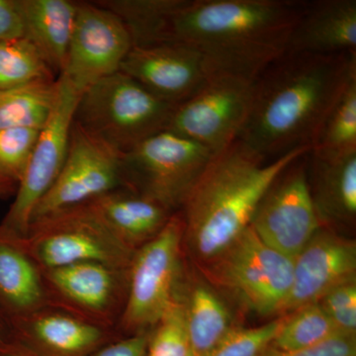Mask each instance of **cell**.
Here are the masks:
<instances>
[{
    "mask_svg": "<svg viewBox=\"0 0 356 356\" xmlns=\"http://www.w3.org/2000/svg\"><path fill=\"white\" fill-rule=\"evenodd\" d=\"M356 76V51L339 55L287 53L254 81L238 140L267 161L315 146L325 119Z\"/></svg>",
    "mask_w": 356,
    "mask_h": 356,
    "instance_id": "1",
    "label": "cell"
},
{
    "mask_svg": "<svg viewBox=\"0 0 356 356\" xmlns=\"http://www.w3.org/2000/svg\"><path fill=\"white\" fill-rule=\"evenodd\" d=\"M308 0H181L165 43L202 54L208 76L232 72L257 79L286 51Z\"/></svg>",
    "mask_w": 356,
    "mask_h": 356,
    "instance_id": "2",
    "label": "cell"
},
{
    "mask_svg": "<svg viewBox=\"0 0 356 356\" xmlns=\"http://www.w3.org/2000/svg\"><path fill=\"white\" fill-rule=\"evenodd\" d=\"M302 147L267 161L241 140L215 154L182 204L184 242L202 261L221 254L250 226L268 187L293 161L309 153Z\"/></svg>",
    "mask_w": 356,
    "mask_h": 356,
    "instance_id": "3",
    "label": "cell"
},
{
    "mask_svg": "<svg viewBox=\"0 0 356 356\" xmlns=\"http://www.w3.org/2000/svg\"><path fill=\"white\" fill-rule=\"evenodd\" d=\"M177 106L117 72L81 93L74 122L124 154L168 130Z\"/></svg>",
    "mask_w": 356,
    "mask_h": 356,
    "instance_id": "4",
    "label": "cell"
},
{
    "mask_svg": "<svg viewBox=\"0 0 356 356\" xmlns=\"http://www.w3.org/2000/svg\"><path fill=\"white\" fill-rule=\"evenodd\" d=\"M16 238L42 269L98 262L128 269L136 250L124 245L89 204L37 220Z\"/></svg>",
    "mask_w": 356,
    "mask_h": 356,
    "instance_id": "5",
    "label": "cell"
},
{
    "mask_svg": "<svg viewBox=\"0 0 356 356\" xmlns=\"http://www.w3.org/2000/svg\"><path fill=\"white\" fill-rule=\"evenodd\" d=\"M184 225L180 211L136 250L128 269L127 298L118 327L127 336L153 330L180 291Z\"/></svg>",
    "mask_w": 356,
    "mask_h": 356,
    "instance_id": "6",
    "label": "cell"
},
{
    "mask_svg": "<svg viewBox=\"0 0 356 356\" xmlns=\"http://www.w3.org/2000/svg\"><path fill=\"white\" fill-rule=\"evenodd\" d=\"M213 156L197 143L163 131L122 154L126 187L177 212Z\"/></svg>",
    "mask_w": 356,
    "mask_h": 356,
    "instance_id": "7",
    "label": "cell"
},
{
    "mask_svg": "<svg viewBox=\"0 0 356 356\" xmlns=\"http://www.w3.org/2000/svg\"><path fill=\"white\" fill-rule=\"evenodd\" d=\"M208 266L213 280L248 310L264 317L283 313L293 259L266 245L250 227Z\"/></svg>",
    "mask_w": 356,
    "mask_h": 356,
    "instance_id": "8",
    "label": "cell"
},
{
    "mask_svg": "<svg viewBox=\"0 0 356 356\" xmlns=\"http://www.w3.org/2000/svg\"><path fill=\"white\" fill-rule=\"evenodd\" d=\"M254 77L217 72L177 105L168 131L219 153L238 140L252 102Z\"/></svg>",
    "mask_w": 356,
    "mask_h": 356,
    "instance_id": "9",
    "label": "cell"
},
{
    "mask_svg": "<svg viewBox=\"0 0 356 356\" xmlns=\"http://www.w3.org/2000/svg\"><path fill=\"white\" fill-rule=\"evenodd\" d=\"M79 96L81 93L64 76L58 77L57 102L17 184L15 198L0 222V235L22 238L27 234L35 208L55 184L64 165Z\"/></svg>",
    "mask_w": 356,
    "mask_h": 356,
    "instance_id": "10",
    "label": "cell"
},
{
    "mask_svg": "<svg viewBox=\"0 0 356 356\" xmlns=\"http://www.w3.org/2000/svg\"><path fill=\"white\" fill-rule=\"evenodd\" d=\"M123 187L126 182L122 154L74 122L64 165L35 208L31 224Z\"/></svg>",
    "mask_w": 356,
    "mask_h": 356,
    "instance_id": "11",
    "label": "cell"
},
{
    "mask_svg": "<svg viewBox=\"0 0 356 356\" xmlns=\"http://www.w3.org/2000/svg\"><path fill=\"white\" fill-rule=\"evenodd\" d=\"M308 154L293 161L274 179L250 226L266 245L291 259L322 227L309 189Z\"/></svg>",
    "mask_w": 356,
    "mask_h": 356,
    "instance_id": "12",
    "label": "cell"
},
{
    "mask_svg": "<svg viewBox=\"0 0 356 356\" xmlns=\"http://www.w3.org/2000/svg\"><path fill=\"white\" fill-rule=\"evenodd\" d=\"M128 269L83 262L41 270L51 307L113 330L127 298Z\"/></svg>",
    "mask_w": 356,
    "mask_h": 356,
    "instance_id": "13",
    "label": "cell"
},
{
    "mask_svg": "<svg viewBox=\"0 0 356 356\" xmlns=\"http://www.w3.org/2000/svg\"><path fill=\"white\" fill-rule=\"evenodd\" d=\"M132 47L128 30L115 14L96 2H79L60 76L81 95L100 79L119 72Z\"/></svg>",
    "mask_w": 356,
    "mask_h": 356,
    "instance_id": "14",
    "label": "cell"
},
{
    "mask_svg": "<svg viewBox=\"0 0 356 356\" xmlns=\"http://www.w3.org/2000/svg\"><path fill=\"white\" fill-rule=\"evenodd\" d=\"M119 72L175 105L191 97L208 77L202 54L182 43L133 46Z\"/></svg>",
    "mask_w": 356,
    "mask_h": 356,
    "instance_id": "15",
    "label": "cell"
},
{
    "mask_svg": "<svg viewBox=\"0 0 356 356\" xmlns=\"http://www.w3.org/2000/svg\"><path fill=\"white\" fill-rule=\"evenodd\" d=\"M351 281H356L355 241L321 227L293 259L291 289L283 313L318 303L327 292Z\"/></svg>",
    "mask_w": 356,
    "mask_h": 356,
    "instance_id": "16",
    "label": "cell"
},
{
    "mask_svg": "<svg viewBox=\"0 0 356 356\" xmlns=\"http://www.w3.org/2000/svg\"><path fill=\"white\" fill-rule=\"evenodd\" d=\"M111 331L55 307H47L9 324V337L44 356L93 355L107 343Z\"/></svg>",
    "mask_w": 356,
    "mask_h": 356,
    "instance_id": "17",
    "label": "cell"
},
{
    "mask_svg": "<svg viewBox=\"0 0 356 356\" xmlns=\"http://www.w3.org/2000/svg\"><path fill=\"white\" fill-rule=\"evenodd\" d=\"M287 53L356 51V0H311L293 29Z\"/></svg>",
    "mask_w": 356,
    "mask_h": 356,
    "instance_id": "18",
    "label": "cell"
},
{
    "mask_svg": "<svg viewBox=\"0 0 356 356\" xmlns=\"http://www.w3.org/2000/svg\"><path fill=\"white\" fill-rule=\"evenodd\" d=\"M307 178L321 224L353 225L356 216V152L311 149Z\"/></svg>",
    "mask_w": 356,
    "mask_h": 356,
    "instance_id": "19",
    "label": "cell"
},
{
    "mask_svg": "<svg viewBox=\"0 0 356 356\" xmlns=\"http://www.w3.org/2000/svg\"><path fill=\"white\" fill-rule=\"evenodd\" d=\"M51 306L43 273L16 238L0 235V313L7 325Z\"/></svg>",
    "mask_w": 356,
    "mask_h": 356,
    "instance_id": "20",
    "label": "cell"
},
{
    "mask_svg": "<svg viewBox=\"0 0 356 356\" xmlns=\"http://www.w3.org/2000/svg\"><path fill=\"white\" fill-rule=\"evenodd\" d=\"M88 204L110 231L133 250L158 235L173 214L127 187L110 191Z\"/></svg>",
    "mask_w": 356,
    "mask_h": 356,
    "instance_id": "21",
    "label": "cell"
},
{
    "mask_svg": "<svg viewBox=\"0 0 356 356\" xmlns=\"http://www.w3.org/2000/svg\"><path fill=\"white\" fill-rule=\"evenodd\" d=\"M24 38L58 77L64 70L76 23L77 3L70 0H18Z\"/></svg>",
    "mask_w": 356,
    "mask_h": 356,
    "instance_id": "22",
    "label": "cell"
},
{
    "mask_svg": "<svg viewBox=\"0 0 356 356\" xmlns=\"http://www.w3.org/2000/svg\"><path fill=\"white\" fill-rule=\"evenodd\" d=\"M182 299L192 355H209L235 329L228 307L214 290L200 282L188 294H182Z\"/></svg>",
    "mask_w": 356,
    "mask_h": 356,
    "instance_id": "23",
    "label": "cell"
},
{
    "mask_svg": "<svg viewBox=\"0 0 356 356\" xmlns=\"http://www.w3.org/2000/svg\"><path fill=\"white\" fill-rule=\"evenodd\" d=\"M58 96V79L37 81L0 90V130H42L50 119Z\"/></svg>",
    "mask_w": 356,
    "mask_h": 356,
    "instance_id": "24",
    "label": "cell"
},
{
    "mask_svg": "<svg viewBox=\"0 0 356 356\" xmlns=\"http://www.w3.org/2000/svg\"><path fill=\"white\" fill-rule=\"evenodd\" d=\"M98 6L111 11L125 25L133 46L165 43L168 22L181 0H103Z\"/></svg>",
    "mask_w": 356,
    "mask_h": 356,
    "instance_id": "25",
    "label": "cell"
},
{
    "mask_svg": "<svg viewBox=\"0 0 356 356\" xmlns=\"http://www.w3.org/2000/svg\"><path fill=\"white\" fill-rule=\"evenodd\" d=\"M56 79L58 76L28 40L0 42V90Z\"/></svg>",
    "mask_w": 356,
    "mask_h": 356,
    "instance_id": "26",
    "label": "cell"
},
{
    "mask_svg": "<svg viewBox=\"0 0 356 356\" xmlns=\"http://www.w3.org/2000/svg\"><path fill=\"white\" fill-rule=\"evenodd\" d=\"M287 315L271 346L278 350H297L324 343L339 334L318 303L310 304Z\"/></svg>",
    "mask_w": 356,
    "mask_h": 356,
    "instance_id": "27",
    "label": "cell"
},
{
    "mask_svg": "<svg viewBox=\"0 0 356 356\" xmlns=\"http://www.w3.org/2000/svg\"><path fill=\"white\" fill-rule=\"evenodd\" d=\"M312 149L332 154L356 152V76L327 115Z\"/></svg>",
    "mask_w": 356,
    "mask_h": 356,
    "instance_id": "28",
    "label": "cell"
},
{
    "mask_svg": "<svg viewBox=\"0 0 356 356\" xmlns=\"http://www.w3.org/2000/svg\"><path fill=\"white\" fill-rule=\"evenodd\" d=\"M149 334L145 356H192L182 293L163 314Z\"/></svg>",
    "mask_w": 356,
    "mask_h": 356,
    "instance_id": "29",
    "label": "cell"
},
{
    "mask_svg": "<svg viewBox=\"0 0 356 356\" xmlns=\"http://www.w3.org/2000/svg\"><path fill=\"white\" fill-rule=\"evenodd\" d=\"M41 130L11 128L0 130V175L17 184L36 146Z\"/></svg>",
    "mask_w": 356,
    "mask_h": 356,
    "instance_id": "30",
    "label": "cell"
},
{
    "mask_svg": "<svg viewBox=\"0 0 356 356\" xmlns=\"http://www.w3.org/2000/svg\"><path fill=\"white\" fill-rule=\"evenodd\" d=\"M286 318L283 315L259 327H235L207 356H261L270 348Z\"/></svg>",
    "mask_w": 356,
    "mask_h": 356,
    "instance_id": "31",
    "label": "cell"
},
{
    "mask_svg": "<svg viewBox=\"0 0 356 356\" xmlns=\"http://www.w3.org/2000/svg\"><path fill=\"white\" fill-rule=\"evenodd\" d=\"M337 331L344 334H356V281L344 283L327 292L318 302Z\"/></svg>",
    "mask_w": 356,
    "mask_h": 356,
    "instance_id": "32",
    "label": "cell"
},
{
    "mask_svg": "<svg viewBox=\"0 0 356 356\" xmlns=\"http://www.w3.org/2000/svg\"><path fill=\"white\" fill-rule=\"evenodd\" d=\"M261 356H356V337L337 334L324 343L297 350H278L273 346Z\"/></svg>",
    "mask_w": 356,
    "mask_h": 356,
    "instance_id": "33",
    "label": "cell"
},
{
    "mask_svg": "<svg viewBox=\"0 0 356 356\" xmlns=\"http://www.w3.org/2000/svg\"><path fill=\"white\" fill-rule=\"evenodd\" d=\"M24 38L18 0H0V42Z\"/></svg>",
    "mask_w": 356,
    "mask_h": 356,
    "instance_id": "34",
    "label": "cell"
},
{
    "mask_svg": "<svg viewBox=\"0 0 356 356\" xmlns=\"http://www.w3.org/2000/svg\"><path fill=\"white\" fill-rule=\"evenodd\" d=\"M151 331L131 334L104 344L91 356H145Z\"/></svg>",
    "mask_w": 356,
    "mask_h": 356,
    "instance_id": "35",
    "label": "cell"
},
{
    "mask_svg": "<svg viewBox=\"0 0 356 356\" xmlns=\"http://www.w3.org/2000/svg\"><path fill=\"white\" fill-rule=\"evenodd\" d=\"M0 356H33L32 351L13 337L0 341Z\"/></svg>",
    "mask_w": 356,
    "mask_h": 356,
    "instance_id": "36",
    "label": "cell"
},
{
    "mask_svg": "<svg viewBox=\"0 0 356 356\" xmlns=\"http://www.w3.org/2000/svg\"><path fill=\"white\" fill-rule=\"evenodd\" d=\"M16 188H17V184L0 175V198L15 193Z\"/></svg>",
    "mask_w": 356,
    "mask_h": 356,
    "instance_id": "37",
    "label": "cell"
},
{
    "mask_svg": "<svg viewBox=\"0 0 356 356\" xmlns=\"http://www.w3.org/2000/svg\"><path fill=\"white\" fill-rule=\"evenodd\" d=\"M9 336H10V332H9L8 325H7L6 318L0 313V341H3Z\"/></svg>",
    "mask_w": 356,
    "mask_h": 356,
    "instance_id": "38",
    "label": "cell"
},
{
    "mask_svg": "<svg viewBox=\"0 0 356 356\" xmlns=\"http://www.w3.org/2000/svg\"><path fill=\"white\" fill-rule=\"evenodd\" d=\"M192 356H194V355H192Z\"/></svg>",
    "mask_w": 356,
    "mask_h": 356,
    "instance_id": "39",
    "label": "cell"
}]
</instances>
